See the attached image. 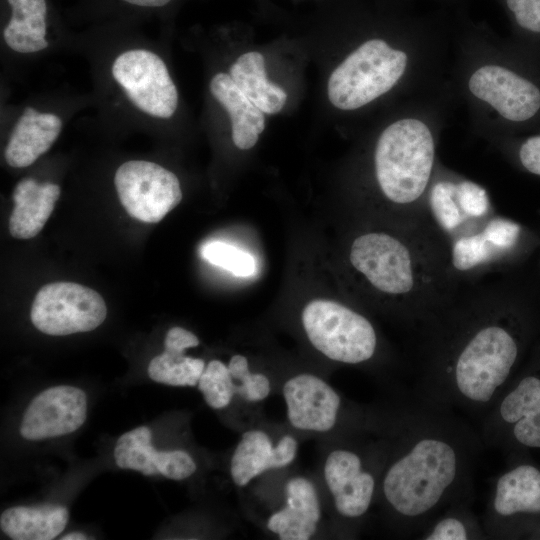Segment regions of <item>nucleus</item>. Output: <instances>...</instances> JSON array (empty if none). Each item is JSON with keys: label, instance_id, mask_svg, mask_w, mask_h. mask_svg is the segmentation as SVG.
I'll list each match as a JSON object with an SVG mask.
<instances>
[{"label": "nucleus", "instance_id": "27", "mask_svg": "<svg viewBox=\"0 0 540 540\" xmlns=\"http://www.w3.org/2000/svg\"><path fill=\"white\" fill-rule=\"evenodd\" d=\"M197 385L206 403L214 409L228 406L235 394L228 366L219 360L207 364Z\"/></svg>", "mask_w": 540, "mask_h": 540}, {"label": "nucleus", "instance_id": "28", "mask_svg": "<svg viewBox=\"0 0 540 540\" xmlns=\"http://www.w3.org/2000/svg\"><path fill=\"white\" fill-rule=\"evenodd\" d=\"M201 255L209 263L235 276L249 277L256 271V262L250 253L222 241L206 243L201 249Z\"/></svg>", "mask_w": 540, "mask_h": 540}, {"label": "nucleus", "instance_id": "14", "mask_svg": "<svg viewBox=\"0 0 540 540\" xmlns=\"http://www.w3.org/2000/svg\"><path fill=\"white\" fill-rule=\"evenodd\" d=\"M86 412L83 390L68 385L51 387L37 395L27 407L20 434L28 440L66 435L82 426Z\"/></svg>", "mask_w": 540, "mask_h": 540}, {"label": "nucleus", "instance_id": "12", "mask_svg": "<svg viewBox=\"0 0 540 540\" xmlns=\"http://www.w3.org/2000/svg\"><path fill=\"white\" fill-rule=\"evenodd\" d=\"M468 88L474 97L511 122H524L540 109L538 87L500 65L487 64L477 68L468 80Z\"/></svg>", "mask_w": 540, "mask_h": 540}, {"label": "nucleus", "instance_id": "8", "mask_svg": "<svg viewBox=\"0 0 540 540\" xmlns=\"http://www.w3.org/2000/svg\"><path fill=\"white\" fill-rule=\"evenodd\" d=\"M106 315L105 301L98 292L72 282L44 285L37 292L30 313L33 325L53 336L94 330Z\"/></svg>", "mask_w": 540, "mask_h": 540}, {"label": "nucleus", "instance_id": "4", "mask_svg": "<svg viewBox=\"0 0 540 540\" xmlns=\"http://www.w3.org/2000/svg\"><path fill=\"white\" fill-rule=\"evenodd\" d=\"M435 159L433 133L418 118L393 122L377 140L374 169L379 190L408 218H428L426 198L433 180Z\"/></svg>", "mask_w": 540, "mask_h": 540}, {"label": "nucleus", "instance_id": "19", "mask_svg": "<svg viewBox=\"0 0 540 540\" xmlns=\"http://www.w3.org/2000/svg\"><path fill=\"white\" fill-rule=\"evenodd\" d=\"M68 521V510L59 505L12 507L1 513L2 531L14 540H51Z\"/></svg>", "mask_w": 540, "mask_h": 540}, {"label": "nucleus", "instance_id": "33", "mask_svg": "<svg viewBox=\"0 0 540 540\" xmlns=\"http://www.w3.org/2000/svg\"><path fill=\"white\" fill-rule=\"evenodd\" d=\"M519 160L527 171L540 176V135L532 136L521 144Z\"/></svg>", "mask_w": 540, "mask_h": 540}, {"label": "nucleus", "instance_id": "7", "mask_svg": "<svg viewBox=\"0 0 540 540\" xmlns=\"http://www.w3.org/2000/svg\"><path fill=\"white\" fill-rule=\"evenodd\" d=\"M521 226L508 218L489 216L447 242L451 271L460 284L483 279L510 260L521 240Z\"/></svg>", "mask_w": 540, "mask_h": 540}, {"label": "nucleus", "instance_id": "35", "mask_svg": "<svg viewBox=\"0 0 540 540\" xmlns=\"http://www.w3.org/2000/svg\"><path fill=\"white\" fill-rule=\"evenodd\" d=\"M83 539H87V537L84 534L78 533V532L69 533L62 537V540H83Z\"/></svg>", "mask_w": 540, "mask_h": 540}, {"label": "nucleus", "instance_id": "31", "mask_svg": "<svg viewBox=\"0 0 540 540\" xmlns=\"http://www.w3.org/2000/svg\"><path fill=\"white\" fill-rule=\"evenodd\" d=\"M503 1L518 27L540 34V0Z\"/></svg>", "mask_w": 540, "mask_h": 540}, {"label": "nucleus", "instance_id": "22", "mask_svg": "<svg viewBox=\"0 0 540 540\" xmlns=\"http://www.w3.org/2000/svg\"><path fill=\"white\" fill-rule=\"evenodd\" d=\"M270 469H279L270 437L261 430L244 432L231 459L230 472L234 483L246 486Z\"/></svg>", "mask_w": 540, "mask_h": 540}, {"label": "nucleus", "instance_id": "1", "mask_svg": "<svg viewBox=\"0 0 540 540\" xmlns=\"http://www.w3.org/2000/svg\"><path fill=\"white\" fill-rule=\"evenodd\" d=\"M415 330L413 396L480 422L513 379L521 354L517 318L496 280L461 284Z\"/></svg>", "mask_w": 540, "mask_h": 540}, {"label": "nucleus", "instance_id": "29", "mask_svg": "<svg viewBox=\"0 0 540 540\" xmlns=\"http://www.w3.org/2000/svg\"><path fill=\"white\" fill-rule=\"evenodd\" d=\"M228 369L234 382L235 394L251 402L261 401L269 395V379L264 374L251 373L245 356H232Z\"/></svg>", "mask_w": 540, "mask_h": 540}, {"label": "nucleus", "instance_id": "23", "mask_svg": "<svg viewBox=\"0 0 540 540\" xmlns=\"http://www.w3.org/2000/svg\"><path fill=\"white\" fill-rule=\"evenodd\" d=\"M471 502L449 506L432 519L417 535L423 540L488 539L482 520L471 510Z\"/></svg>", "mask_w": 540, "mask_h": 540}, {"label": "nucleus", "instance_id": "26", "mask_svg": "<svg viewBox=\"0 0 540 540\" xmlns=\"http://www.w3.org/2000/svg\"><path fill=\"white\" fill-rule=\"evenodd\" d=\"M12 16L3 30V37L21 36L43 39L46 35L45 0H7Z\"/></svg>", "mask_w": 540, "mask_h": 540}, {"label": "nucleus", "instance_id": "25", "mask_svg": "<svg viewBox=\"0 0 540 540\" xmlns=\"http://www.w3.org/2000/svg\"><path fill=\"white\" fill-rule=\"evenodd\" d=\"M205 369L202 359L172 354L164 350L148 365V375L155 382L172 386H195Z\"/></svg>", "mask_w": 540, "mask_h": 540}, {"label": "nucleus", "instance_id": "21", "mask_svg": "<svg viewBox=\"0 0 540 540\" xmlns=\"http://www.w3.org/2000/svg\"><path fill=\"white\" fill-rule=\"evenodd\" d=\"M38 112L27 107L14 126L4 153L8 165L15 168L31 165L59 136L61 128L47 129L36 122Z\"/></svg>", "mask_w": 540, "mask_h": 540}, {"label": "nucleus", "instance_id": "11", "mask_svg": "<svg viewBox=\"0 0 540 540\" xmlns=\"http://www.w3.org/2000/svg\"><path fill=\"white\" fill-rule=\"evenodd\" d=\"M540 515V470L523 463L512 466L493 482L483 515L488 539L513 535L522 519Z\"/></svg>", "mask_w": 540, "mask_h": 540}, {"label": "nucleus", "instance_id": "6", "mask_svg": "<svg viewBox=\"0 0 540 540\" xmlns=\"http://www.w3.org/2000/svg\"><path fill=\"white\" fill-rule=\"evenodd\" d=\"M302 323L311 344L333 361L357 365L372 360L378 336L371 321L350 307L326 299L309 302Z\"/></svg>", "mask_w": 540, "mask_h": 540}, {"label": "nucleus", "instance_id": "10", "mask_svg": "<svg viewBox=\"0 0 540 540\" xmlns=\"http://www.w3.org/2000/svg\"><path fill=\"white\" fill-rule=\"evenodd\" d=\"M114 184L126 212L146 223L159 222L182 199L177 176L150 161L123 163L116 170Z\"/></svg>", "mask_w": 540, "mask_h": 540}, {"label": "nucleus", "instance_id": "34", "mask_svg": "<svg viewBox=\"0 0 540 540\" xmlns=\"http://www.w3.org/2000/svg\"><path fill=\"white\" fill-rule=\"evenodd\" d=\"M127 3L142 6V7H161L169 3L171 0H123Z\"/></svg>", "mask_w": 540, "mask_h": 540}, {"label": "nucleus", "instance_id": "24", "mask_svg": "<svg viewBox=\"0 0 540 540\" xmlns=\"http://www.w3.org/2000/svg\"><path fill=\"white\" fill-rule=\"evenodd\" d=\"M151 439L152 432L146 426L124 433L114 449L117 466L136 470L147 476L159 474L156 468L158 451L153 448Z\"/></svg>", "mask_w": 540, "mask_h": 540}, {"label": "nucleus", "instance_id": "20", "mask_svg": "<svg viewBox=\"0 0 540 540\" xmlns=\"http://www.w3.org/2000/svg\"><path fill=\"white\" fill-rule=\"evenodd\" d=\"M229 75L240 91L263 113L276 114L285 105L287 94L267 80L264 56L251 51L239 56L231 65Z\"/></svg>", "mask_w": 540, "mask_h": 540}, {"label": "nucleus", "instance_id": "9", "mask_svg": "<svg viewBox=\"0 0 540 540\" xmlns=\"http://www.w3.org/2000/svg\"><path fill=\"white\" fill-rule=\"evenodd\" d=\"M114 80L143 113L160 119L173 116L178 91L162 58L147 49H129L113 61Z\"/></svg>", "mask_w": 540, "mask_h": 540}, {"label": "nucleus", "instance_id": "5", "mask_svg": "<svg viewBox=\"0 0 540 540\" xmlns=\"http://www.w3.org/2000/svg\"><path fill=\"white\" fill-rule=\"evenodd\" d=\"M407 65L405 51L380 38L367 40L332 72L328 98L341 110L361 108L391 90Z\"/></svg>", "mask_w": 540, "mask_h": 540}, {"label": "nucleus", "instance_id": "3", "mask_svg": "<svg viewBox=\"0 0 540 540\" xmlns=\"http://www.w3.org/2000/svg\"><path fill=\"white\" fill-rule=\"evenodd\" d=\"M348 259L374 291L394 301L413 329L461 285L451 271L447 245L429 218L404 220L395 232L372 230L356 236Z\"/></svg>", "mask_w": 540, "mask_h": 540}, {"label": "nucleus", "instance_id": "18", "mask_svg": "<svg viewBox=\"0 0 540 540\" xmlns=\"http://www.w3.org/2000/svg\"><path fill=\"white\" fill-rule=\"evenodd\" d=\"M210 91L230 115L235 146L241 150L252 148L265 128L264 113L240 91L227 73L219 72L212 77Z\"/></svg>", "mask_w": 540, "mask_h": 540}, {"label": "nucleus", "instance_id": "15", "mask_svg": "<svg viewBox=\"0 0 540 540\" xmlns=\"http://www.w3.org/2000/svg\"><path fill=\"white\" fill-rule=\"evenodd\" d=\"M290 424L304 431L326 432L337 421L341 407L339 394L312 374H299L283 386Z\"/></svg>", "mask_w": 540, "mask_h": 540}, {"label": "nucleus", "instance_id": "13", "mask_svg": "<svg viewBox=\"0 0 540 540\" xmlns=\"http://www.w3.org/2000/svg\"><path fill=\"white\" fill-rule=\"evenodd\" d=\"M366 464L360 453L348 448L333 450L325 461V482L337 512L346 519L363 517L379 489L380 480Z\"/></svg>", "mask_w": 540, "mask_h": 540}, {"label": "nucleus", "instance_id": "17", "mask_svg": "<svg viewBox=\"0 0 540 540\" xmlns=\"http://www.w3.org/2000/svg\"><path fill=\"white\" fill-rule=\"evenodd\" d=\"M59 196L60 187L57 184H39L32 178L20 181L13 192L10 234L17 239L35 237L46 224Z\"/></svg>", "mask_w": 540, "mask_h": 540}, {"label": "nucleus", "instance_id": "30", "mask_svg": "<svg viewBox=\"0 0 540 540\" xmlns=\"http://www.w3.org/2000/svg\"><path fill=\"white\" fill-rule=\"evenodd\" d=\"M156 468L159 474L172 479L183 480L196 471V463L183 450L158 451Z\"/></svg>", "mask_w": 540, "mask_h": 540}, {"label": "nucleus", "instance_id": "2", "mask_svg": "<svg viewBox=\"0 0 540 540\" xmlns=\"http://www.w3.org/2000/svg\"><path fill=\"white\" fill-rule=\"evenodd\" d=\"M394 424L379 491L398 529L416 536L449 506L472 501L485 446L454 410L414 396Z\"/></svg>", "mask_w": 540, "mask_h": 540}, {"label": "nucleus", "instance_id": "32", "mask_svg": "<svg viewBox=\"0 0 540 540\" xmlns=\"http://www.w3.org/2000/svg\"><path fill=\"white\" fill-rule=\"evenodd\" d=\"M198 344V338L182 327L171 328L164 341L165 351L177 355L184 354L186 349L196 347Z\"/></svg>", "mask_w": 540, "mask_h": 540}, {"label": "nucleus", "instance_id": "16", "mask_svg": "<svg viewBox=\"0 0 540 540\" xmlns=\"http://www.w3.org/2000/svg\"><path fill=\"white\" fill-rule=\"evenodd\" d=\"M285 492L287 505L269 517L267 528L281 540H308L321 517L315 487L308 479L295 477L287 482Z\"/></svg>", "mask_w": 540, "mask_h": 540}]
</instances>
